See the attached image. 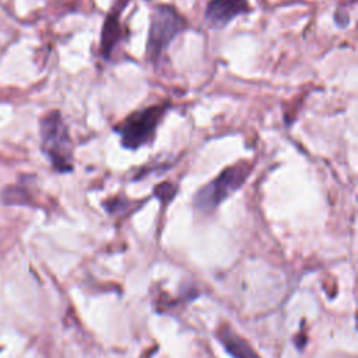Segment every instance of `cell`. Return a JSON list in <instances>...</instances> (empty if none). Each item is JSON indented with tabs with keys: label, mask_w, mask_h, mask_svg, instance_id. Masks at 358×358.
I'll return each instance as SVG.
<instances>
[{
	"label": "cell",
	"mask_w": 358,
	"mask_h": 358,
	"mask_svg": "<svg viewBox=\"0 0 358 358\" xmlns=\"http://www.w3.org/2000/svg\"><path fill=\"white\" fill-rule=\"evenodd\" d=\"M252 172L246 161L224 168L213 180L200 187L193 197V207L201 214H211L232 193L239 190Z\"/></svg>",
	"instance_id": "cell-4"
},
{
	"label": "cell",
	"mask_w": 358,
	"mask_h": 358,
	"mask_svg": "<svg viewBox=\"0 0 358 358\" xmlns=\"http://www.w3.org/2000/svg\"><path fill=\"white\" fill-rule=\"evenodd\" d=\"M176 192H178L176 185H173L171 182H162L154 187V196L158 200H161L162 204L169 203L175 197Z\"/></svg>",
	"instance_id": "cell-9"
},
{
	"label": "cell",
	"mask_w": 358,
	"mask_h": 358,
	"mask_svg": "<svg viewBox=\"0 0 358 358\" xmlns=\"http://www.w3.org/2000/svg\"><path fill=\"white\" fill-rule=\"evenodd\" d=\"M127 1L129 0H119L105 17L99 41V55L105 60H110L116 46L123 41V25L120 21V14Z\"/></svg>",
	"instance_id": "cell-6"
},
{
	"label": "cell",
	"mask_w": 358,
	"mask_h": 358,
	"mask_svg": "<svg viewBox=\"0 0 358 358\" xmlns=\"http://www.w3.org/2000/svg\"><path fill=\"white\" fill-rule=\"evenodd\" d=\"M189 27L185 15L172 4H157L151 14L145 43L147 60L157 66L173 39Z\"/></svg>",
	"instance_id": "cell-3"
},
{
	"label": "cell",
	"mask_w": 358,
	"mask_h": 358,
	"mask_svg": "<svg viewBox=\"0 0 358 358\" xmlns=\"http://www.w3.org/2000/svg\"><path fill=\"white\" fill-rule=\"evenodd\" d=\"M217 337L232 358H260L252 345L227 324L220 327Z\"/></svg>",
	"instance_id": "cell-7"
},
{
	"label": "cell",
	"mask_w": 358,
	"mask_h": 358,
	"mask_svg": "<svg viewBox=\"0 0 358 358\" xmlns=\"http://www.w3.org/2000/svg\"><path fill=\"white\" fill-rule=\"evenodd\" d=\"M131 206V201H129V200H126L124 197L123 199H110L109 201H106V203H103V207H105V210L109 213V214H122V213H124L129 207Z\"/></svg>",
	"instance_id": "cell-10"
},
{
	"label": "cell",
	"mask_w": 358,
	"mask_h": 358,
	"mask_svg": "<svg viewBox=\"0 0 358 358\" xmlns=\"http://www.w3.org/2000/svg\"><path fill=\"white\" fill-rule=\"evenodd\" d=\"M250 10L248 0H210L204 8V20L211 29H222Z\"/></svg>",
	"instance_id": "cell-5"
},
{
	"label": "cell",
	"mask_w": 358,
	"mask_h": 358,
	"mask_svg": "<svg viewBox=\"0 0 358 358\" xmlns=\"http://www.w3.org/2000/svg\"><path fill=\"white\" fill-rule=\"evenodd\" d=\"M41 151L57 173H70L73 165V140L60 110H49L39 119Z\"/></svg>",
	"instance_id": "cell-1"
},
{
	"label": "cell",
	"mask_w": 358,
	"mask_h": 358,
	"mask_svg": "<svg viewBox=\"0 0 358 358\" xmlns=\"http://www.w3.org/2000/svg\"><path fill=\"white\" fill-rule=\"evenodd\" d=\"M0 199L7 206H13V204L28 206L32 201L31 193L25 183H15V185H8L3 187L0 193Z\"/></svg>",
	"instance_id": "cell-8"
},
{
	"label": "cell",
	"mask_w": 358,
	"mask_h": 358,
	"mask_svg": "<svg viewBox=\"0 0 358 358\" xmlns=\"http://www.w3.org/2000/svg\"><path fill=\"white\" fill-rule=\"evenodd\" d=\"M169 109L171 105L162 102L137 109L126 116L113 127V131L120 137L122 147L130 151H137L144 145L152 144L157 129Z\"/></svg>",
	"instance_id": "cell-2"
}]
</instances>
